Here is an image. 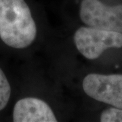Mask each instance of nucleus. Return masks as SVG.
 <instances>
[{
    "label": "nucleus",
    "instance_id": "nucleus-1",
    "mask_svg": "<svg viewBox=\"0 0 122 122\" xmlns=\"http://www.w3.org/2000/svg\"><path fill=\"white\" fill-rule=\"evenodd\" d=\"M37 35V27L25 0H0V38L16 49L28 47Z\"/></svg>",
    "mask_w": 122,
    "mask_h": 122
},
{
    "label": "nucleus",
    "instance_id": "nucleus-2",
    "mask_svg": "<svg viewBox=\"0 0 122 122\" xmlns=\"http://www.w3.org/2000/svg\"><path fill=\"white\" fill-rule=\"evenodd\" d=\"M75 46L78 51L89 60L98 58L106 50L122 47V33L81 26L74 35Z\"/></svg>",
    "mask_w": 122,
    "mask_h": 122
},
{
    "label": "nucleus",
    "instance_id": "nucleus-3",
    "mask_svg": "<svg viewBox=\"0 0 122 122\" xmlns=\"http://www.w3.org/2000/svg\"><path fill=\"white\" fill-rule=\"evenodd\" d=\"M79 16L88 26L122 33V4L109 6L99 0H82Z\"/></svg>",
    "mask_w": 122,
    "mask_h": 122
},
{
    "label": "nucleus",
    "instance_id": "nucleus-4",
    "mask_svg": "<svg viewBox=\"0 0 122 122\" xmlns=\"http://www.w3.org/2000/svg\"><path fill=\"white\" fill-rule=\"evenodd\" d=\"M82 86L93 99L122 109V75L91 73L83 79Z\"/></svg>",
    "mask_w": 122,
    "mask_h": 122
},
{
    "label": "nucleus",
    "instance_id": "nucleus-5",
    "mask_svg": "<svg viewBox=\"0 0 122 122\" xmlns=\"http://www.w3.org/2000/svg\"><path fill=\"white\" fill-rule=\"evenodd\" d=\"M13 121L15 122H56V117L50 106L36 98H25L14 107Z\"/></svg>",
    "mask_w": 122,
    "mask_h": 122
},
{
    "label": "nucleus",
    "instance_id": "nucleus-6",
    "mask_svg": "<svg viewBox=\"0 0 122 122\" xmlns=\"http://www.w3.org/2000/svg\"><path fill=\"white\" fill-rule=\"evenodd\" d=\"M11 94V87L3 71L0 69V111L3 110L8 102Z\"/></svg>",
    "mask_w": 122,
    "mask_h": 122
},
{
    "label": "nucleus",
    "instance_id": "nucleus-7",
    "mask_svg": "<svg viewBox=\"0 0 122 122\" xmlns=\"http://www.w3.org/2000/svg\"><path fill=\"white\" fill-rule=\"evenodd\" d=\"M100 122H122V109L109 108L100 115Z\"/></svg>",
    "mask_w": 122,
    "mask_h": 122
}]
</instances>
